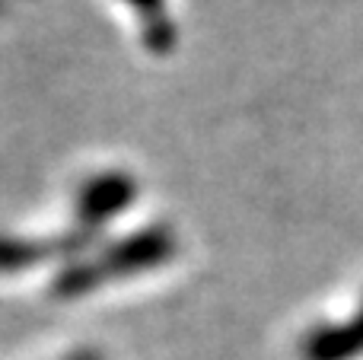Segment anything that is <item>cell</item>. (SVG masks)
<instances>
[{"instance_id":"obj_2","label":"cell","mask_w":363,"mask_h":360,"mask_svg":"<svg viewBox=\"0 0 363 360\" xmlns=\"http://www.w3.org/2000/svg\"><path fill=\"white\" fill-rule=\"evenodd\" d=\"M138 198V182L134 176L121 169H108L93 176L77 195V227L83 233H93L96 227H106L118 214H125Z\"/></svg>"},{"instance_id":"obj_1","label":"cell","mask_w":363,"mask_h":360,"mask_svg":"<svg viewBox=\"0 0 363 360\" xmlns=\"http://www.w3.org/2000/svg\"><path fill=\"white\" fill-rule=\"evenodd\" d=\"M176 255V233L163 223L157 227H144L131 236L108 242L99 255L83 259L77 265H70L67 271L57 278V293L74 297V293L96 291L102 284H112L121 278H134L140 271L160 268Z\"/></svg>"},{"instance_id":"obj_5","label":"cell","mask_w":363,"mask_h":360,"mask_svg":"<svg viewBox=\"0 0 363 360\" xmlns=\"http://www.w3.org/2000/svg\"><path fill=\"white\" fill-rule=\"evenodd\" d=\"M128 4L134 6V10L144 16L147 26L160 23V19H166V0H128Z\"/></svg>"},{"instance_id":"obj_4","label":"cell","mask_w":363,"mask_h":360,"mask_svg":"<svg viewBox=\"0 0 363 360\" xmlns=\"http://www.w3.org/2000/svg\"><path fill=\"white\" fill-rule=\"evenodd\" d=\"M51 249L42 242H29V240H10L0 233V271H16V268L35 265L42 255H48Z\"/></svg>"},{"instance_id":"obj_3","label":"cell","mask_w":363,"mask_h":360,"mask_svg":"<svg viewBox=\"0 0 363 360\" xmlns=\"http://www.w3.org/2000/svg\"><path fill=\"white\" fill-rule=\"evenodd\" d=\"M363 354V310L338 325H319L303 342L306 360H354Z\"/></svg>"},{"instance_id":"obj_6","label":"cell","mask_w":363,"mask_h":360,"mask_svg":"<svg viewBox=\"0 0 363 360\" xmlns=\"http://www.w3.org/2000/svg\"><path fill=\"white\" fill-rule=\"evenodd\" d=\"M70 360H99L96 354H77V357H70Z\"/></svg>"}]
</instances>
